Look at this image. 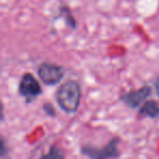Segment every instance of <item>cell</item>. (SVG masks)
<instances>
[{"instance_id":"10","label":"cell","mask_w":159,"mask_h":159,"mask_svg":"<svg viewBox=\"0 0 159 159\" xmlns=\"http://www.w3.org/2000/svg\"><path fill=\"white\" fill-rule=\"evenodd\" d=\"M8 155V148H7V143L6 139L3 137H1V143H0V157L5 158Z\"/></svg>"},{"instance_id":"5","label":"cell","mask_w":159,"mask_h":159,"mask_svg":"<svg viewBox=\"0 0 159 159\" xmlns=\"http://www.w3.org/2000/svg\"><path fill=\"white\" fill-rule=\"evenodd\" d=\"M152 94V89L149 85H144L141 89H131L120 96V100L131 109H139L148 97Z\"/></svg>"},{"instance_id":"2","label":"cell","mask_w":159,"mask_h":159,"mask_svg":"<svg viewBox=\"0 0 159 159\" xmlns=\"http://www.w3.org/2000/svg\"><path fill=\"white\" fill-rule=\"evenodd\" d=\"M120 139L115 136L102 147H95L92 145H84L81 147V154L85 157L93 159H104V158H117L121 154L119 152Z\"/></svg>"},{"instance_id":"1","label":"cell","mask_w":159,"mask_h":159,"mask_svg":"<svg viewBox=\"0 0 159 159\" xmlns=\"http://www.w3.org/2000/svg\"><path fill=\"white\" fill-rule=\"evenodd\" d=\"M58 107L68 115L75 113L80 108L82 99V89L75 80H69L62 83L55 93Z\"/></svg>"},{"instance_id":"7","label":"cell","mask_w":159,"mask_h":159,"mask_svg":"<svg viewBox=\"0 0 159 159\" xmlns=\"http://www.w3.org/2000/svg\"><path fill=\"white\" fill-rule=\"evenodd\" d=\"M59 16L64 20L66 26L70 27L71 30L76 29V25H77L76 21H75L74 16H72V12H71V10L69 9L68 7H66V6H62V7L60 8V10H59Z\"/></svg>"},{"instance_id":"6","label":"cell","mask_w":159,"mask_h":159,"mask_svg":"<svg viewBox=\"0 0 159 159\" xmlns=\"http://www.w3.org/2000/svg\"><path fill=\"white\" fill-rule=\"evenodd\" d=\"M139 118H148V119H157L159 117V102L154 99L146 100L137 110Z\"/></svg>"},{"instance_id":"8","label":"cell","mask_w":159,"mask_h":159,"mask_svg":"<svg viewBox=\"0 0 159 159\" xmlns=\"http://www.w3.org/2000/svg\"><path fill=\"white\" fill-rule=\"evenodd\" d=\"M66 155L63 154V150L59 148L57 145H51L48 149V152L42 155V158H64Z\"/></svg>"},{"instance_id":"3","label":"cell","mask_w":159,"mask_h":159,"mask_svg":"<svg viewBox=\"0 0 159 159\" xmlns=\"http://www.w3.org/2000/svg\"><path fill=\"white\" fill-rule=\"evenodd\" d=\"M19 95L24 99L25 104H32L43 94L39 81L32 73H24L18 86Z\"/></svg>"},{"instance_id":"11","label":"cell","mask_w":159,"mask_h":159,"mask_svg":"<svg viewBox=\"0 0 159 159\" xmlns=\"http://www.w3.org/2000/svg\"><path fill=\"white\" fill-rule=\"evenodd\" d=\"M154 87H155V91H156L157 96H158V98H159V75L157 76V79L155 80V82H154Z\"/></svg>"},{"instance_id":"9","label":"cell","mask_w":159,"mask_h":159,"mask_svg":"<svg viewBox=\"0 0 159 159\" xmlns=\"http://www.w3.org/2000/svg\"><path fill=\"white\" fill-rule=\"evenodd\" d=\"M43 110L49 117H56V110L52 107V105L49 104V102H46L45 105H43Z\"/></svg>"},{"instance_id":"4","label":"cell","mask_w":159,"mask_h":159,"mask_svg":"<svg viewBox=\"0 0 159 159\" xmlns=\"http://www.w3.org/2000/svg\"><path fill=\"white\" fill-rule=\"evenodd\" d=\"M64 69L59 64L51 62H42L37 68V75L42 83L47 86L59 84L64 77Z\"/></svg>"}]
</instances>
